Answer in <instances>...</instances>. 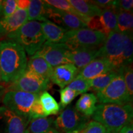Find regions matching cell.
Wrapping results in <instances>:
<instances>
[{"mask_svg": "<svg viewBox=\"0 0 133 133\" xmlns=\"http://www.w3.org/2000/svg\"><path fill=\"white\" fill-rule=\"evenodd\" d=\"M39 101L46 117L52 115L57 114L61 110L60 105L47 91L41 93L39 95Z\"/></svg>", "mask_w": 133, "mask_h": 133, "instance_id": "cell-25", "label": "cell"}, {"mask_svg": "<svg viewBox=\"0 0 133 133\" xmlns=\"http://www.w3.org/2000/svg\"><path fill=\"white\" fill-rule=\"evenodd\" d=\"M52 118H39L33 119L29 122L26 133H46L54 128Z\"/></svg>", "mask_w": 133, "mask_h": 133, "instance_id": "cell-23", "label": "cell"}, {"mask_svg": "<svg viewBox=\"0 0 133 133\" xmlns=\"http://www.w3.org/2000/svg\"><path fill=\"white\" fill-rule=\"evenodd\" d=\"M44 117H46V116L44 114V110H43L42 105L39 101V97L33 103L32 107L31 108L30 112L29 118L30 121L31 119Z\"/></svg>", "mask_w": 133, "mask_h": 133, "instance_id": "cell-32", "label": "cell"}, {"mask_svg": "<svg viewBox=\"0 0 133 133\" xmlns=\"http://www.w3.org/2000/svg\"><path fill=\"white\" fill-rule=\"evenodd\" d=\"M44 2L49 6L56 8V9L65 11V12H67L77 17L78 18H79V19L84 22L86 25L90 19V17H88L80 14L77 11H76L69 3V1H66V0H45V1H44Z\"/></svg>", "mask_w": 133, "mask_h": 133, "instance_id": "cell-26", "label": "cell"}, {"mask_svg": "<svg viewBox=\"0 0 133 133\" xmlns=\"http://www.w3.org/2000/svg\"><path fill=\"white\" fill-rule=\"evenodd\" d=\"M97 99L93 93H84L76 103L75 109L78 112L86 117L92 116L96 109Z\"/></svg>", "mask_w": 133, "mask_h": 133, "instance_id": "cell-20", "label": "cell"}, {"mask_svg": "<svg viewBox=\"0 0 133 133\" xmlns=\"http://www.w3.org/2000/svg\"><path fill=\"white\" fill-rule=\"evenodd\" d=\"M117 74V70L112 71L102 75H101L95 78L88 80L90 89L94 91H101L103 90L109 85V83L115 77Z\"/></svg>", "mask_w": 133, "mask_h": 133, "instance_id": "cell-27", "label": "cell"}, {"mask_svg": "<svg viewBox=\"0 0 133 133\" xmlns=\"http://www.w3.org/2000/svg\"><path fill=\"white\" fill-rule=\"evenodd\" d=\"M3 1L1 0H0V15L2 13V10H3Z\"/></svg>", "mask_w": 133, "mask_h": 133, "instance_id": "cell-39", "label": "cell"}, {"mask_svg": "<svg viewBox=\"0 0 133 133\" xmlns=\"http://www.w3.org/2000/svg\"><path fill=\"white\" fill-rule=\"evenodd\" d=\"M27 21V10L17 9L12 16L0 19V36L14 32Z\"/></svg>", "mask_w": 133, "mask_h": 133, "instance_id": "cell-16", "label": "cell"}, {"mask_svg": "<svg viewBox=\"0 0 133 133\" xmlns=\"http://www.w3.org/2000/svg\"><path fill=\"white\" fill-rule=\"evenodd\" d=\"M8 37L18 43L25 52L33 56L45 43L41 23L38 21H27L17 30L10 33Z\"/></svg>", "mask_w": 133, "mask_h": 133, "instance_id": "cell-4", "label": "cell"}, {"mask_svg": "<svg viewBox=\"0 0 133 133\" xmlns=\"http://www.w3.org/2000/svg\"><path fill=\"white\" fill-rule=\"evenodd\" d=\"M98 58L107 60L116 71L132 64V35L124 34L116 30L110 33L99 49Z\"/></svg>", "mask_w": 133, "mask_h": 133, "instance_id": "cell-1", "label": "cell"}, {"mask_svg": "<svg viewBox=\"0 0 133 133\" xmlns=\"http://www.w3.org/2000/svg\"><path fill=\"white\" fill-rule=\"evenodd\" d=\"M70 49L63 43H51L45 41L34 55L42 57L52 67L61 65L71 64L68 59Z\"/></svg>", "mask_w": 133, "mask_h": 133, "instance_id": "cell-10", "label": "cell"}, {"mask_svg": "<svg viewBox=\"0 0 133 133\" xmlns=\"http://www.w3.org/2000/svg\"><path fill=\"white\" fill-rule=\"evenodd\" d=\"M88 117L69 106L54 121V126L61 133H77L88 123Z\"/></svg>", "mask_w": 133, "mask_h": 133, "instance_id": "cell-8", "label": "cell"}, {"mask_svg": "<svg viewBox=\"0 0 133 133\" xmlns=\"http://www.w3.org/2000/svg\"><path fill=\"white\" fill-rule=\"evenodd\" d=\"M46 133H61V132H59V131L56 130V129H55L54 128H53L51 129L50 130L48 131V132H46Z\"/></svg>", "mask_w": 133, "mask_h": 133, "instance_id": "cell-38", "label": "cell"}, {"mask_svg": "<svg viewBox=\"0 0 133 133\" xmlns=\"http://www.w3.org/2000/svg\"><path fill=\"white\" fill-rule=\"evenodd\" d=\"M69 3L76 11L88 17L99 16L102 10L97 7L91 1L83 0H68Z\"/></svg>", "mask_w": 133, "mask_h": 133, "instance_id": "cell-21", "label": "cell"}, {"mask_svg": "<svg viewBox=\"0 0 133 133\" xmlns=\"http://www.w3.org/2000/svg\"><path fill=\"white\" fill-rule=\"evenodd\" d=\"M97 102L102 104L124 105L130 104L129 97L123 74V67L117 70V74L105 88L97 92Z\"/></svg>", "mask_w": 133, "mask_h": 133, "instance_id": "cell-6", "label": "cell"}, {"mask_svg": "<svg viewBox=\"0 0 133 133\" xmlns=\"http://www.w3.org/2000/svg\"><path fill=\"white\" fill-rule=\"evenodd\" d=\"M99 48H78L70 50L68 59L71 64L75 65L79 70L98 58Z\"/></svg>", "mask_w": 133, "mask_h": 133, "instance_id": "cell-17", "label": "cell"}, {"mask_svg": "<svg viewBox=\"0 0 133 133\" xmlns=\"http://www.w3.org/2000/svg\"><path fill=\"white\" fill-rule=\"evenodd\" d=\"M46 13L48 20L51 19V22L63 26V28L65 27L68 30L86 27L85 23L77 17L65 11L56 9L48 4H46Z\"/></svg>", "mask_w": 133, "mask_h": 133, "instance_id": "cell-13", "label": "cell"}, {"mask_svg": "<svg viewBox=\"0 0 133 133\" xmlns=\"http://www.w3.org/2000/svg\"><path fill=\"white\" fill-rule=\"evenodd\" d=\"M28 21H42L46 22L47 19L46 13V3L41 0H32L30 1L29 7L27 9Z\"/></svg>", "mask_w": 133, "mask_h": 133, "instance_id": "cell-22", "label": "cell"}, {"mask_svg": "<svg viewBox=\"0 0 133 133\" xmlns=\"http://www.w3.org/2000/svg\"><path fill=\"white\" fill-rule=\"evenodd\" d=\"M71 89L76 91L79 94H83L90 90L89 82L87 79L77 76L67 86Z\"/></svg>", "mask_w": 133, "mask_h": 133, "instance_id": "cell-28", "label": "cell"}, {"mask_svg": "<svg viewBox=\"0 0 133 133\" xmlns=\"http://www.w3.org/2000/svg\"><path fill=\"white\" fill-rule=\"evenodd\" d=\"M132 116L133 109L131 104H102L96 106L92 118L102 124L108 132L118 133L124 126L132 123Z\"/></svg>", "mask_w": 133, "mask_h": 133, "instance_id": "cell-3", "label": "cell"}, {"mask_svg": "<svg viewBox=\"0 0 133 133\" xmlns=\"http://www.w3.org/2000/svg\"><path fill=\"white\" fill-rule=\"evenodd\" d=\"M107 36L99 31L88 28L70 30L66 33L64 44L70 50L76 48H100L104 44Z\"/></svg>", "mask_w": 133, "mask_h": 133, "instance_id": "cell-5", "label": "cell"}, {"mask_svg": "<svg viewBox=\"0 0 133 133\" xmlns=\"http://www.w3.org/2000/svg\"><path fill=\"white\" fill-rule=\"evenodd\" d=\"M123 74L129 97L133 98V70L132 64L123 67Z\"/></svg>", "mask_w": 133, "mask_h": 133, "instance_id": "cell-29", "label": "cell"}, {"mask_svg": "<svg viewBox=\"0 0 133 133\" xmlns=\"http://www.w3.org/2000/svg\"><path fill=\"white\" fill-rule=\"evenodd\" d=\"M107 129L102 124L96 121L88 122L86 126L77 133H105Z\"/></svg>", "mask_w": 133, "mask_h": 133, "instance_id": "cell-31", "label": "cell"}, {"mask_svg": "<svg viewBox=\"0 0 133 133\" xmlns=\"http://www.w3.org/2000/svg\"><path fill=\"white\" fill-rule=\"evenodd\" d=\"M113 8L115 9L117 13L118 12H132L133 1L132 0L114 1Z\"/></svg>", "mask_w": 133, "mask_h": 133, "instance_id": "cell-33", "label": "cell"}, {"mask_svg": "<svg viewBox=\"0 0 133 133\" xmlns=\"http://www.w3.org/2000/svg\"><path fill=\"white\" fill-rule=\"evenodd\" d=\"M105 133H110V132H108V131H107V132H106Z\"/></svg>", "mask_w": 133, "mask_h": 133, "instance_id": "cell-41", "label": "cell"}, {"mask_svg": "<svg viewBox=\"0 0 133 133\" xmlns=\"http://www.w3.org/2000/svg\"><path fill=\"white\" fill-rule=\"evenodd\" d=\"M49 81L33 71L26 69L24 73L12 82L11 91H20L31 94H41L46 91Z\"/></svg>", "mask_w": 133, "mask_h": 133, "instance_id": "cell-9", "label": "cell"}, {"mask_svg": "<svg viewBox=\"0 0 133 133\" xmlns=\"http://www.w3.org/2000/svg\"><path fill=\"white\" fill-rule=\"evenodd\" d=\"M0 122L4 133H26L30 121L3 106L0 107Z\"/></svg>", "mask_w": 133, "mask_h": 133, "instance_id": "cell-12", "label": "cell"}, {"mask_svg": "<svg viewBox=\"0 0 133 133\" xmlns=\"http://www.w3.org/2000/svg\"><path fill=\"white\" fill-rule=\"evenodd\" d=\"M39 95L40 94H31L20 91H9L4 94L3 102L5 107L29 119L31 108Z\"/></svg>", "mask_w": 133, "mask_h": 133, "instance_id": "cell-7", "label": "cell"}, {"mask_svg": "<svg viewBox=\"0 0 133 133\" xmlns=\"http://www.w3.org/2000/svg\"><path fill=\"white\" fill-rule=\"evenodd\" d=\"M16 1L17 9L23 10H27L30 3V1L29 0H18Z\"/></svg>", "mask_w": 133, "mask_h": 133, "instance_id": "cell-36", "label": "cell"}, {"mask_svg": "<svg viewBox=\"0 0 133 133\" xmlns=\"http://www.w3.org/2000/svg\"><path fill=\"white\" fill-rule=\"evenodd\" d=\"M112 71H116L106 59L97 58L79 70L77 76L89 80Z\"/></svg>", "mask_w": 133, "mask_h": 133, "instance_id": "cell-15", "label": "cell"}, {"mask_svg": "<svg viewBox=\"0 0 133 133\" xmlns=\"http://www.w3.org/2000/svg\"><path fill=\"white\" fill-rule=\"evenodd\" d=\"M117 21V12L113 7L103 9L99 16L91 17L86 24L88 29L99 31L107 36L115 30Z\"/></svg>", "mask_w": 133, "mask_h": 133, "instance_id": "cell-11", "label": "cell"}, {"mask_svg": "<svg viewBox=\"0 0 133 133\" xmlns=\"http://www.w3.org/2000/svg\"><path fill=\"white\" fill-rule=\"evenodd\" d=\"M27 58L24 48L12 40L0 41V68L1 79L14 82L24 73Z\"/></svg>", "mask_w": 133, "mask_h": 133, "instance_id": "cell-2", "label": "cell"}, {"mask_svg": "<svg viewBox=\"0 0 133 133\" xmlns=\"http://www.w3.org/2000/svg\"><path fill=\"white\" fill-rule=\"evenodd\" d=\"M52 69L53 67L43 58L35 55L30 58L26 65V70L33 71L49 81H50Z\"/></svg>", "mask_w": 133, "mask_h": 133, "instance_id": "cell-19", "label": "cell"}, {"mask_svg": "<svg viewBox=\"0 0 133 133\" xmlns=\"http://www.w3.org/2000/svg\"><path fill=\"white\" fill-rule=\"evenodd\" d=\"M78 95V93L71 89L70 88H68L67 86L63 88L60 91L61 107H62V108L66 107Z\"/></svg>", "mask_w": 133, "mask_h": 133, "instance_id": "cell-30", "label": "cell"}, {"mask_svg": "<svg viewBox=\"0 0 133 133\" xmlns=\"http://www.w3.org/2000/svg\"><path fill=\"white\" fill-rule=\"evenodd\" d=\"M2 81V79H1V68H0V82Z\"/></svg>", "mask_w": 133, "mask_h": 133, "instance_id": "cell-40", "label": "cell"}, {"mask_svg": "<svg viewBox=\"0 0 133 133\" xmlns=\"http://www.w3.org/2000/svg\"><path fill=\"white\" fill-rule=\"evenodd\" d=\"M17 9V1L15 0H6L3 1L2 13L4 17H8L12 16Z\"/></svg>", "mask_w": 133, "mask_h": 133, "instance_id": "cell-34", "label": "cell"}, {"mask_svg": "<svg viewBox=\"0 0 133 133\" xmlns=\"http://www.w3.org/2000/svg\"><path fill=\"white\" fill-rule=\"evenodd\" d=\"M118 133H133L132 123L124 126L119 130Z\"/></svg>", "mask_w": 133, "mask_h": 133, "instance_id": "cell-37", "label": "cell"}, {"mask_svg": "<svg viewBox=\"0 0 133 133\" xmlns=\"http://www.w3.org/2000/svg\"><path fill=\"white\" fill-rule=\"evenodd\" d=\"M132 12H118L115 30L124 34L132 35Z\"/></svg>", "mask_w": 133, "mask_h": 133, "instance_id": "cell-24", "label": "cell"}, {"mask_svg": "<svg viewBox=\"0 0 133 133\" xmlns=\"http://www.w3.org/2000/svg\"><path fill=\"white\" fill-rule=\"evenodd\" d=\"M79 71V70L73 64L61 65L53 68L50 80L63 89L75 78Z\"/></svg>", "mask_w": 133, "mask_h": 133, "instance_id": "cell-14", "label": "cell"}, {"mask_svg": "<svg viewBox=\"0 0 133 133\" xmlns=\"http://www.w3.org/2000/svg\"><path fill=\"white\" fill-rule=\"evenodd\" d=\"M41 26L45 39L48 42L64 44L68 30L54 24L51 21L41 23Z\"/></svg>", "mask_w": 133, "mask_h": 133, "instance_id": "cell-18", "label": "cell"}, {"mask_svg": "<svg viewBox=\"0 0 133 133\" xmlns=\"http://www.w3.org/2000/svg\"><path fill=\"white\" fill-rule=\"evenodd\" d=\"M91 1L102 10L113 7V3H114V1L112 0H96V1Z\"/></svg>", "mask_w": 133, "mask_h": 133, "instance_id": "cell-35", "label": "cell"}]
</instances>
